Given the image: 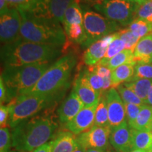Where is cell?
Listing matches in <instances>:
<instances>
[{
  "label": "cell",
  "instance_id": "cell-45",
  "mask_svg": "<svg viewBox=\"0 0 152 152\" xmlns=\"http://www.w3.org/2000/svg\"><path fill=\"white\" fill-rule=\"evenodd\" d=\"M42 1V0H28V1H29V3L30 4V7L33 4H34L40 2Z\"/></svg>",
  "mask_w": 152,
  "mask_h": 152
},
{
  "label": "cell",
  "instance_id": "cell-6",
  "mask_svg": "<svg viewBox=\"0 0 152 152\" xmlns=\"http://www.w3.org/2000/svg\"><path fill=\"white\" fill-rule=\"evenodd\" d=\"M61 95L29 94L14 98L7 104L10 109V127L14 128L23 121L53 106Z\"/></svg>",
  "mask_w": 152,
  "mask_h": 152
},
{
  "label": "cell",
  "instance_id": "cell-26",
  "mask_svg": "<svg viewBox=\"0 0 152 152\" xmlns=\"http://www.w3.org/2000/svg\"><path fill=\"white\" fill-rule=\"evenodd\" d=\"M94 125L100 127L109 126V112H108L105 93H102L100 95L99 100L95 112Z\"/></svg>",
  "mask_w": 152,
  "mask_h": 152
},
{
  "label": "cell",
  "instance_id": "cell-29",
  "mask_svg": "<svg viewBox=\"0 0 152 152\" xmlns=\"http://www.w3.org/2000/svg\"><path fill=\"white\" fill-rule=\"evenodd\" d=\"M124 49H125V45L124 42L119 37V35L117 32V37L110 44L107 49V51H106L105 56L99 64H102L107 62L108 61H109L113 57L116 56L118 54H119L120 52H121Z\"/></svg>",
  "mask_w": 152,
  "mask_h": 152
},
{
  "label": "cell",
  "instance_id": "cell-25",
  "mask_svg": "<svg viewBox=\"0 0 152 152\" xmlns=\"http://www.w3.org/2000/svg\"><path fill=\"white\" fill-rule=\"evenodd\" d=\"M137 63L134 61L133 52L129 49H124L116 56L111 58L107 62L102 64V65L108 67L110 70L113 71L114 69L119 67V66L124 65V64H133L136 65Z\"/></svg>",
  "mask_w": 152,
  "mask_h": 152
},
{
  "label": "cell",
  "instance_id": "cell-20",
  "mask_svg": "<svg viewBox=\"0 0 152 152\" xmlns=\"http://www.w3.org/2000/svg\"><path fill=\"white\" fill-rule=\"evenodd\" d=\"M134 66L133 64H124L112 71L111 88L116 89L119 85L130 81L134 75Z\"/></svg>",
  "mask_w": 152,
  "mask_h": 152
},
{
  "label": "cell",
  "instance_id": "cell-35",
  "mask_svg": "<svg viewBox=\"0 0 152 152\" xmlns=\"http://www.w3.org/2000/svg\"><path fill=\"white\" fill-rule=\"evenodd\" d=\"M124 105L127 122L129 126H130L135 121L143 105H137V104L125 103V102H124Z\"/></svg>",
  "mask_w": 152,
  "mask_h": 152
},
{
  "label": "cell",
  "instance_id": "cell-2",
  "mask_svg": "<svg viewBox=\"0 0 152 152\" xmlns=\"http://www.w3.org/2000/svg\"><path fill=\"white\" fill-rule=\"evenodd\" d=\"M63 52L61 47L40 45L19 37L1 47L4 68L18 67L42 61H52Z\"/></svg>",
  "mask_w": 152,
  "mask_h": 152
},
{
  "label": "cell",
  "instance_id": "cell-50",
  "mask_svg": "<svg viewBox=\"0 0 152 152\" xmlns=\"http://www.w3.org/2000/svg\"><path fill=\"white\" fill-rule=\"evenodd\" d=\"M151 132H152V129H151Z\"/></svg>",
  "mask_w": 152,
  "mask_h": 152
},
{
  "label": "cell",
  "instance_id": "cell-3",
  "mask_svg": "<svg viewBox=\"0 0 152 152\" xmlns=\"http://www.w3.org/2000/svg\"><path fill=\"white\" fill-rule=\"evenodd\" d=\"M76 64L75 54L68 53L64 55L52 64L33 88L24 94H62L69 87L72 71Z\"/></svg>",
  "mask_w": 152,
  "mask_h": 152
},
{
  "label": "cell",
  "instance_id": "cell-24",
  "mask_svg": "<svg viewBox=\"0 0 152 152\" xmlns=\"http://www.w3.org/2000/svg\"><path fill=\"white\" fill-rule=\"evenodd\" d=\"M83 20L84 14H83L80 6V0H75L66 9L63 24L64 27H67L74 23L83 24Z\"/></svg>",
  "mask_w": 152,
  "mask_h": 152
},
{
  "label": "cell",
  "instance_id": "cell-22",
  "mask_svg": "<svg viewBox=\"0 0 152 152\" xmlns=\"http://www.w3.org/2000/svg\"><path fill=\"white\" fill-rule=\"evenodd\" d=\"M123 85L133 91L145 104L148 94L152 86V80L132 79L130 81L123 83Z\"/></svg>",
  "mask_w": 152,
  "mask_h": 152
},
{
  "label": "cell",
  "instance_id": "cell-47",
  "mask_svg": "<svg viewBox=\"0 0 152 152\" xmlns=\"http://www.w3.org/2000/svg\"><path fill=\"white\" fill-rule=\"evenodd\" d=\"M130 152H151V151H145V150H140V149H133L132 151Z\"/></svg>",
  "mask_w": 152,
  "mask_h": 152
},
{
  "label": "cell",
  "instance_id": "cell-7",
  "mask_svg": "<svg viewBox=\"0 0 152 152\" xmlns=\"http://www.w3.org/2000/svg\"><path fill=\"white\" fill-rule=\"evenodd\" d=\"M83 26L87 39L83 46L87 47L106 36L117 33L121 30L120 25L112 21L99 13L86 11L84 13Z\"/></svg>",
  "mask_w": 152,
  "mask_h": 152
},
{
  "label": "cell",
  "instance_id": "cell-18",
  "mask_svg": "<svg viewBox=\"0 0 152 152\" xmlns=\"http://www.w3.org/2000/svg\"><path fill=\"white\" fill-rule=\"evenodd\" d=\"M77 147L76 135L65 130L58 133L53 140L52 152H74Z\"/></svg>",
  "mask_w": 152,
  "mask_h": 152
},
{
  "label": "cell",
  "instance_id": "cell-12",
  "mask_svg": "<svg viewBox=\"0 0 152 152\" xmlns=\"http://www.w3.org/2000/svg\"><path fill=\"white\" fill-rule=\"evenodd\" d=\"M111 129L119 126L126 121L124 102L116 89L111 88L105 92Z\"/></svg>",
  "mask_w": 152,
  "mask_h": 152
},
{
  "label": "cell",
  "instance_id": "cell-17",
  "mask_svg": "<svg viewBox=\"0 0 152 152\" xmlns=\"http://www.w3.org/2000/svg\"><path fill=\"white\" fill-rule=\"evenodd\" d=\"M73 90L83 102L85 107L98 104L101 94L95 90L80 74L75 77L73 82Z\"/></svg>",
  "mask_w": 152,
  "mask_h": 152
},
{
  "label": "cell",
  "instance_id": "cell-5",
  "mask_svg": "<svg viewBox=\"0 0 152 152\" xmlns=\"http://www.w3.org/2000/svg\"><path fill=\"white\" fill-rule=\"evenodd\" d=\"M22 18L20 38L40 45L64 47L67 42L65 30L60 23L36 20L20 13Z\"/></svg>",
  "mask_w": 152,
  "mask_h": 152
},
{
  "label": "cell",
  "instance_id": "cell-19",
  "mask_svg": "<svg viewBox=\"0 0 152 152\" xmlns=\"http://www.w3.org/2000/svg\"><path fill=\"white\" fill-rule=\"evenodd\" d=\"M133 55L137 64L152 63V33L140 39L133 52Z\"/></svg>",
  "mask_w": 152,
  "mask_h": 152
},
{
  "label": "cell",
  "instance_id": "cell-40",
  "mask_svg": "<svg viewBox=\"0 0 152 152\" xmlns=\"http://www.w3.org/2000/svg\"><path fill=\"white\" fill-rule=\"evenodd\" d=\"M53 141H49L32 152H52Z\"/></svg>",
  "mask_w": 152,
  "mask_h": 152
},
{
  "label": "cell",
  "instance_id": "cell-10",
  "mask_svg": "<svg viewBox=\"0 0 152 152\" xmlns=\"http://www.w3.org/2000/svg\"><path fill=\"white\" fill-rule=\"evenodd\" d=\"M111 129L110 126H94L90 130L76 136L77 144L85 151L93 149H105L109 146Z\"/></svg>",
  "mask_w": 152,
  "mask_h": 152
},
{
  "label": "cell",
  "instance_id": "cell-39",
  "mask_svg": "<svg viewBox=\"0 0 152 152\" xmlns=\"http://www.w3.org/2000/svg\"><path fill=\"white\" fill-rule=\"evenodd\" d=\"M0 102H1V104H4L5 102L9 103L8 90L1 77H0Z\"/></svg>",
  "mask_w": 152,
  "mask_h": 152
},
{
  "label": "cell",
  "instance_id": "cell-14",
  "mask_svg": "<svg viewBox=\"0 0 152 152\" xmlns=\"http://www.w3.org/2000/svg\"><path fill=\"white\" fill-rule=\"evenodd\" d=\"M109 143L117 152H130L133 149L132 128L128 122L111 129Z\"/></svg>",
  "mask_w": 152,
  "mask_h": 152
},
{
  "label": "cell",
  "instance_id": "cell-51",
  "mask_svg": "<svg viewBox=\"0 0 152 152\" xmlns=\"http://www.w3.org/2000/svg\"><path fill=\"white\" fill-rule=\"evenodd\" d=\"M151 152H152V151H151Z\"/></svg>",
  "mask_w": 152,
  "mask_h": 152
},
{
  "label": "cell",
  "instance_id": "cell-28",
  "mask_svg": "<svg viewBox=\"0 0 152 152\" xmlns=\"http://www.w3.org/2000/svg\"><path fill=\"white\" fill-rule=\"evenodd\" d=\"M128 28L140 39L152 33V23L140 18L134 19Z\"/></svg>",
  "mask_w": 152,
  "mask_h": 152
},
{
  "label": "cell",
  "instance_id": "cell-44",
  "mask_svg": "<svg viewBox=\"0 0 152 152\" xmlns=\"http://www.w3.org/2000/svg\"><path fill=\"white\" fill-rule=\"evenodd\" d=\"M126 1H130V2L137 4H139V5H141V4H144V2H145L147 0H126Z\"/></svg>",
  "mask_w": 152,
  "mask_h": 152
},
{
  "label": "cell",
  "instance_id": "cell-9",
  "mask_svg": "<svg viewBox=\"0 0 152 152\" xmlns=\"http://www.w3.org/2000/svg\"><path fill=\"white\" fill-rule=\"evenodd\" d=\"M75 0H42L34 4L24 13L28 16L43 21L64 23V14Z\"/></svg>",
  "mask_w": 152,
  "mask_h": 152
},
{
  "label": "cell",
  "instance_id": "cell-42",
  "mask_svg": "<svg viewBox=\"0 0 152 152\" xmlns=\"http://www.w3.org/2000/svg\"><path fill=\"white\" fill-rule=\"evenodd\" d=\"M113 148L109 146L107 148L105 149H88L86 150L85 152H115L113 151Z\"/></svg>",
  "mask_w": 152,
  "mask_h": 152
},
{
  "label": "cell",
  "instance_id": "cell-34",
  "mask_svg": "<svg viewBox=\"0 0 152 152\" xmlns=\"http://www.w3.org/2000/svg\"><path fill=\"white\" fill-rule=\"evenodd\" d=\"M132 79L152 80V63H137L134 66V75Z\"/></svg>",
  "mask_w": 152,
  "mask_h": 152
},
{
  "label": "cell",
  "instance_id": "cell-16",
  "mask_svg": "<svg viewBox=\"0 0 152 152\" xmlns=\"http://www.w3.org/2000/svg\"><path fill=\"white\" fill-rule=\"evenodd\" d=\"M84 107L83 102L77 94L72 90L68 97L63 102L57 110L58 120L62 124L66 125L73 120Z\"/></svg>",
  "mask_w": 152,
  "mask_h": 152
},
{
  "label": "cell",
  "instance_id": "cell-36",
  "mask_svg": "<svg viewBox=\"0 0 152 152\" xmlns=\"http://www.w3.org/2000/svg\"><path fill=\"white\" fill-rule=\"evenodd\" d=\"M12 146L11 134L9 128L0 129V152H9Z\"/></svg>",
  "mask_w": 152,
  "mask_h": 152
},
{
  "label": "cell",
  "instance_id": "cell-46",
  "mask_svg": "<svg viewBox=\"0 0 152 152\" xmlns=\"http://www.w3.org/2000/svg\"><path fill=\"white\" fill-rule=\"evenodd\" d=\"M74 152H85V150L83 149V148H81L80 147H79L78 146V147H77V149L74 151Z\"/></svg>",
  "mask_w": 152,
  "mask_h": 152
},
{
  "label": "cell",
  "instance_id": "cell-49",
  "mask_svg": "<svg viewBox=\"0 0 152 152\" xmlns=\"http://www.w3.org/2000/svg\"><path fill=\"white\" fill-rule=\"evenodd\" d=\"M12 152H20V151H12Z\"/></svg>",
  "mask_w": 152,
  "mask_h": 152
},
{
  "label": "cell",
  "instance_id": "cell-41",
  "mask_svg": "<svg viewBox=\"0 0 152 152\" xmlns=\"http://www.w3.org/2000/svg\"><path fill=\"white\" fill-rule=\"evenodd\" d=\"M9 9H10L7 2V0H0V15L2 16V15L7 14Z\"/></svg>",
  "mask_w": 152,
  "mask_h": 152
},
{
  "label": "cell",
  "instance_id": "cell-27",
  "mask_svg": "<svg viewBox=\"0 0 152 152\" xmlns=\"http://www.w3.org/2000/svg\"><path fill=\"white\" fill-rule=\"evenodd\" d=\"M67 39L77 44H83L86 40V33L83 24L74 23L64 27Z\"/></svg>",
  "mask_w": 152,
  "mask_h": 152
},
{
  "label": "cell",
  "instance_id": "cell-21",
  "mask_svg": "<svg viewBox=\"0 0 152 152\" xmlns=\"http://www.w3.org/2000/svg\"><path fill=\"white\" fill-rule=\"evenodd\" d=\"M130 127L136 130L151 131L152 106L144 104L135 121Z\"/></svg>",
  "mask_w": 152,
  "mask_h": 152
},
{
  "label": "cell",
  "instance_id": "cell-31",
  "mask_svg": "<svg viewBox=\"0 0 152 152\" xmlns=\"http://www.w3.org/2000/svg\"><path fill=\"white\" fill-rule=\"evenodd\" d=\"M119 37L124 42L125 45V49L134 52V49L137 45L140 38L138 37L135 34L133 33L129 28L121 29L118 31Z\"/></svg>",
  "mask_w": 152,
  "mask_h": 152
},
{
  "label": "cell",
  "instance_id": "cell-32",
  "mask_svg": "<svg viewBox=\"0 0 152 152\" xmlns=\"http://www.w3.org/2000/svg\"><path fill=\"white\" fill-rule=\"evenodd\" d=\"M116 90L118 92L123 102L137 104V105H144V104L143 101L140 98H139L135 93L130 89H128V87L124 86L123 84L119 85L116 88Z\"/></svg>",
  "mask_w": 152,
  "mask_h": 152
},
{
  "label": "cell",
  "instance_id": "cell-30",
  "mask_svg": "<svg viewBox=\"0 0 152 152\" xmlns=\"http://www.w3.org/2000/svg\"><path fill=\"white\" fill-rule=\"evenodd\" d=\"M80 74L87 80V82L95 90L97 91L100 94H102V90H103L104 83V78H102L95 72L90 71L87 68L85 69L84 71H82Z\"/></svg>",
  "mask_w": 152,
  "mask_h": 152
},
{
  "label": "cell",
  "instance_id": "cell-38",
  "mask_svg": "<svg viewBox=\"0 0 152 152\" xmlns=\"http://www.w3.org/2000/svg\"><path fill=\"white\" fill-rule=\"evenodd\" d=\"M10 109L8 105L1 104L0 106V126L1 128H9Z\"/></svg>",
  "mask_w": 152,
  "mask_h": 152
},
{
  "label": "cell",
  "instance_id": "cell-33",
  "mask_svg": "<svg viewBox=\"0 0 152 152\" xmlns=\"http://www.w3.org/2000/svg\"><path fill=\"white\" fill-rule=\"evenodd\" d=\"M135 18L142 19L152 23V0H147L144 4L138 6Z\"/></svg>",
  "mask_w": 152,
  "mask_h": 152
},
{
  "label": "cell",
  "instance_id": "cell-23",
  "mask_svg": "<svg viewBox=\"0 0 152 152\" xmlns=\"http://www.w3.org/2000/svg\"><path fill=\"white\" fill-rule=\"evenodd\" d=\"M133 149L152 151V132L132 129Z\"/></svg>",
  "mask_w": 152,
  "mask_h": 152
},
{
  "label": "cell",
  "instance_id": "cell-43",
  "mask_svg": "<svg viewBox=\"0 0 152 152\" xmlns=\"http://www.w3.org/2000/svg\"><path fill=\"white\" fill-rule=\"evenodd\" d=\"M145 104H147V105L152 106V86L151 87V89H150L149 94H148V96L147 101H146Z\"/></svg>",
  "mask_w": 152,
  "mask_h": 152
},
{
  "label": "cell",
  "instance_id": "cell-48",
  "mask_svg": "<svg viewBox=\"0 0 152 152\" xmlns=\"http://www.w3.org/2000/svg\"><path fill=\"white\" fill-rule=\"evenodd\" d=\"M85 1H91V2L93 3H97V2H100V1H105V0H85Z\"/></svg>",
  "mask_w": 152,
  "mask_h": 152
},
{
  "label": "cell",
  "instance_id": "cell-4",
  "mask_svg": "<svg viewBox=\"0 0 152 152\" xmlns=\"http://www.w3.org/2000/svg\"><path fill=\"white\" fill-rule=\"evenodd\" d=\"M51 62L42 61L18 67L4 68L1 77L8 90L9 103L14 98L33 88L43 74L52 66Z\"/></svg>",
  "mask_w": 152,
  "mask_h": 152
},
{
  "label": "cell",
  "instance_id": "cell-8",
  "mask_svg": "<svg viewBox=\"0 0 152 152\" xmlns=\"http://www.w3.org/2000/svg\"><path fill=\"white\" fill-rule=\"evenodd\" d=\"M139 4L126 0H105L94 3V8L106 18L127 26L135 19V14Z\"/></svg>",
  "mask_w": 152,
  "mask_h": 152
},
{
  "label": "cell",
  "instance_id": "cell-15",
  "mask_svg": "<svg viewBox=\"0 0 152 152\" xmlns=\"http://www.w3.org/2000/svg\"><path fill=\"white\" fill-rule=\"evenodd\" d=\"M116 37V33L111 34L87 47L83 56V60L85 65L92 66L99 64L105 56L109 45Z\"/></svg>",
  "mask_w": 152,
  "mask_h": 152
},
{
  "label": "cell",
  "instance_id": "cell-11",
  "mask_svg": "<svg viewBox=\"0 0 152 152\" xmlns=\"http://www.w3.org/2000/svg\"><path fill=\"white\" fill-rule=\"evenodd\" d=\"M22 18L16 9H10L7 14L0 16V39L3 45L12 42L20 35Z\"/></svg>",
  "mask_w": 152,
  "mask_h": 152
},
{
  "label": "cell",
  "instance_id": "cell-13",
  "mask_svg": "<svg viewBox=\"0 0 152 152\" xmlns=\"http://www.w3.org/2000/svg\"><path fill=\"white\" fill-rule=\"evenodd\" d=\"M97 104L83 108L73 120L65 125L66 130L77 136L90 130L94 125L95 112Z\"/></svg>",
  "mask_w": 152,
  "mask_h": 152
},
{
  "label": "cell",
  "instance_id": "cell-37",
  "mask_svg": "<svg viewBox=\"0 0 152 152\" xmlns=\"http://www.w3.org/2000/svg\"><path fill=\"white\" fill-rule=\"evenodd\" d=\"M9 9H16L19 12H26L30 7L28 0H7Z\"/></svg>",
  "mask_w": 152,
  "mask_h": 152
},
{
  "label": "cell",
  "instance_id": "cell-1",
  "mask_svg": "<svg viewBox=\"0 0 152 152\" xmlns=\"http://www.w3.org/2000/svg\"><path fill=\"white\" fill-rule=\"evenodd\" d=\"M57 127L53 115L47 111L30 118L13 128L12 147L17 151H33L48 142Z\"/></svg>",
  "mask_w": 152,
  "mask_h": 152
}]
</instances>
